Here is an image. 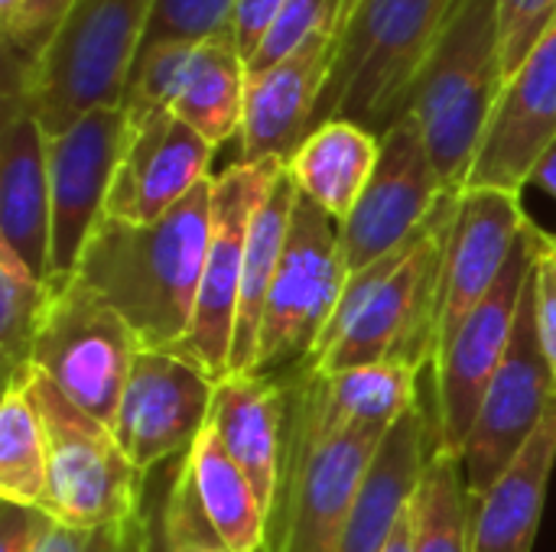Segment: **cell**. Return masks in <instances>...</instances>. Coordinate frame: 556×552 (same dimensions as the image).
<instances>
[{
  "instance_id": "1",
  "label": "cell",
  "mask_w": 556,
  "mask_h": 552,
  "mask_svg": "<svg viewBox=\"0 0 556 552\" xmlns=\"http://www.w3.org/2000/svg\"><path fill=\"white\" fill-rule=\"evenodd\" d=\"M456 202L459 195L446 192L407 244L349 273L332 322L300 364L303 374L332 377L378 361H394L420 374L437 361L443 267Z\"/></svg>"
},
{
  "instance_id": "2",
  "label": "cell",
  "mask_w": 556,
  "mask_h": 552,
  "mask_svg": "<svg viewBox=\"0 0 556 552\" xmlns=\"http://www.w3.org/2000/svg\"><path fill=\"white\" fill-rule=\"evenodd\" d=\"M212 182L215 176L160 221L104 218L81 254L75 280L114 306L143 348L176 351L192 329L212 238Z\"/></svg>"
},
{
  "instance_id": "3",
  "label": "cell",
  "mask_w": 556,
  "mask_h": 552,
  "mask_svg": "<svg viewBox=\"0 0 556 552\" xmlns=\"http://www.w3.org/2000/svg\"><path fill=\"white\" fill-rule=\"evenodd\" d=\"M463 0H345L313 130L352 120L384 137L410 111L414 85Z\"/></svg>"
},
{
  "instance_id": "4",
  "label": "cell",
  "mask_w": 556,
  "mask_h": 552,
  "mask_svg": "<svg viewBox=\"0 0 556 552\" xmlns=\"http://www.w3.org/2000/svg\"><path fill=\"white\" fill-rule=\"evenodd\" d=\"M156 0H75L42 55H7L3 101H20L55 137L98 107H121Z\"/></svg>"
},
{
  "instance_id": "5",
  "label": "cell",
  "mask_w": 556,
  "mask_h": 552,
  "mask_svg": "<svg viewBox=\"0 0 556 552\" xmlns=\"http://www.w3.org/2000/svg\"><path fill=\"white\" fill-rule=\"evenodd\" d=\"M505 91L498 0H463L430 52L414 94L430 163L446 192H463Z\"/></svg>"
},
{
  "instance_id": "6",
  "label": "cell",
  "mask_w": 556,
  "mask_h": 552,
  "mask_svg": "<svg viewBox=\"0 0 556 552\" xmlns=\"http://www.w3.org/2000/svg\"><path fill=\"white\" fill-rule=\"evenodd\" d=\"M26 390L46 429L42 511L62 527H111L143 511L147 475L124 455L111 426L75 407L46 374L26 368Z\"/></svg>"
},
{
  "instance_id": "7",
  "label": "cell",
  "mask_w": 556,
  "mask_h": 552,
  "mask_svg": "<svg viewBox=\"0 0 556 552\" xmlns=\"http://www.w3.org/2000/svg\"><path fill=\"white\" fill-rule=\"evenodd\" d=\"M140 351L143 345L124 316L72 280L49 290L29 364L88 416L114 426L124 384Z\"/></svg>"
},
{
  "instance_id": "8",
  "label": "cell",
  "mask_w": 556,
  "mask_h": 552,
  "mask_svg": "<svg viewBox=\"0 0 556 552\" xmlns=\"http://www.w3.org/2000/svg\"><path fill=\"white\" fill-rule=\"evenodd\" d=\"M248 101V62L231 33L199 42L143 46L124 91V114L140 127L153 114L173 111L215 150L241 133Z\"/></svg>"
},
{
  "instance_id": "9",
  "label": "cell",
  "mask_w": 556,
  "mask_h": 552,
  "mask_svg": "<svg viewBox=\"0 0 556 552\" xmlns=\"http://www.w3.org/2000/svg\"><path fill=\"white\" fill-rule=\"evenodd\" d=\"M547 241H551V234H544L528 218L492 293L476 306V312L453 335V342L437 355V361H433V368H437L433 452L463 459L466 442L476 426V416H479V407L485 400V390L508 355L525 290L534 277L538 257Z\"/></svg>"
},
{
  "instance_id": "10",
  "label": "cell",
  "mask_w": 556,
  "mask_h": 552,
  "mask_svg": "<svg viewBox=\"0 0 556 552\" xmlns=\"http://www.w3.org/2000/svg\"><path fill=\"white\" fill-rule=\"evenodd\" d=\"M345 283L349 264L339 224L319 205L300 195L264 306L254 374H274L287 364H303L332 322Z\"/></svg>"
},
{
  "instance_id": "11",
  "label": "cell",
  "mask_w": 556,
  "mask_h": 552,
  "mask_svg": "<svg viewBox=\"0 0 556 552\" xmlns=\"http://www.w3.org/2000/svg\"><path fill=\"white\" fill-rule=\"evenodd\" d=\"M283 169L287 163L280 159L235 163L212 182V238H208L202 286H199V303H195L192 329L176 351L195 361L215 384L225 381L231 368V342L238 322L251 218L257 205L267 198V192L274 189V182L283 176Z\"/></svg>"
},
{
  "instance_id": "12",
  "label": "cell",
  "mask_w": 556,
  "mask_h": 552,
  "mask_svg": "<svg viewBox=\"0 0 556 552\" xmlns=\"http://www.w3.org/2000/svg\"><path fill=\"white\" fill-rule=\"evenodd\" d=\"M388 433L342 429L316 436L296 423L290 439L287 501L274 521V552H339L362 482Z\"/></svg>"
},
{
  "instance_id": "13",
  "label": "cell",
  "mask_w": 556,
  "mask_h": 552,
  "mask_svg": "<svg viewBox=\"0 0 556 552\" xmlns=\"http://www.w3.org/2000/svg\"><path fill=\"white\" fill-rule=\"evenodd\" d=\"M554 403L556 384L538 335L534 277H531L518 309L508 355L485 390L472 436L463 452V472L476 504L495 488L505 468L521 455V449L541 429Z\"/></svg>"
},
{
  "instance_id": "14",
  "label": "cell",
  "mask_w": 556,
  "mask_h": 552,
  "mask_svg": "<svg viewBox=\"0 0 556 552\" xmlns=\"http://www.w3.org/2000/svg\"><path fill=\"white\" fill-rule=\"evenodd\" d=\"M130 124L124 107H98L68 130L49 137V189H52V244L46 286L75 280L81 254L104 221L108 192L121 166Z\"/></svg>"
},
{
  "instance_id": "15",
  "label": "cell",
  "mask_w": 556,
  "mask_h": 552,
  "mask_svg": "<svg viewBox=\"0 0 556 552\" xmlns=\"http://www.w3.org/2000/svg\"><path fill=\"white\" fill-rule=\"evenodd\" d=\"M215 381L179 351L143 348L124 384L114 436L140 475L186 455L208 426Z\"/></svg>"
},
{
  "instance_id": "16",
  "label": "cell",
  "mask_w": 556,
  "mask_h": 552,
  "mask_svg": "<svg viewBox=\"0 0 556 552\" xmlns=\"http://www.w3.org/2000/svg\"><path fill=\"white\" fill-rule=\"evenodd\" d=\"M443 195L446 189L430 163L424 133L407 114L381 137L378 166L352 215L339 224L349 273L365 270L407 244Z\"/></svg>"
},
{
  "instance_id": "17",
  "label": "cell",
  "mask_w": 556,
  "mask_h": 552,
  "mask_svg": "<svg viewBox=\"0 0 556 552\" xmlns=\"http://www.w3.org/2000/svg\"><path fill=\"white\" fill-rule=\"evenodd\" d=\"M342 3L316 26V33L300 49H293L277 65L248 75L244 124L238 133L241 137L238 163H261V159L290 163L300 143L313 133V114L329 78L332 49L342 23Z\"/></svg>"
},
{
  "instance_id": "18",
  "label": "cell",
  "mask_w": 556,
  "mask_h": 552,
  "mask_svg": "<svg viewBox=\"0 0 556 552\" xmlns=\"http://www.w3.org/2000/svg\"><path fill=\"white\" fill-rule=\"evenodd\" d=\"M556 140V23L505 81L466 189L515 192ZM463 189V192H466Z\"/></svg>"
},
{
  "instance_id": "19",
  "label": "cell",
  "mask_w": 556,
  "mask_h": 552,
  "mask_svg": "<svg viewBox=\"0 0 556 552\" xmlns=\"http://www.w3.org/2000/svg\"><path fill=\"white\" fill-rule=\"evenodd\" d=\"M212 153L215 146L173 111L153 114L140 127H130L108 192L104 218L127 224L160 221L192 189L212 179Z\"/></svg>"
},
{
  "instance_id": "20",
  "label": "cell",
  "mask_w": 556,
  "mask_h": 552,
  "mask_svg": "<svg viewBox=\"0 0 556 552\" xmlns=\"http://www.w3.org/2000/svg\"><path fill=\"white\" fill-rule=\"evenodd\" d=\"M528 224L521 195L498 189L459 192L443 267V306L437 355L453 342L476 306L492 293Z\"/></svg>"
},
{
  "instance_id": "21",
  "label": "cell",
  "mask_w": 556,
  "mask_h": 552,
  "mask_svg": "<svg viewBox=\"0 0 556 552\" xmlns=\"http://www.w3.org/2000/svg\"><path fill=\"white\" fill-rule=\"evenodd\" d=\"M49 244H52L49 137L42 124L20 101H3L0 247L16 254L46 283Z\"/></svg>"
},
{
  "instance_id": "22",
  "label": "cell",
  "mask_w": 556,
  "mask_h": 552,
  "mask_svg": "<svg viewBox=\"0 0 556 552\" xmlns=\"http://www.w3.org/2000/svg\"><path fill=\"white\" fill-rule=\"evenodd\" d=\"M283 416L287 387L270 374H228L215 384L208 429L254 485L270 527L283 491Z\"/></svg>"
},
{
  "instance_id": "23",
  "label": "cell",
  "mask_w": 556,
  "mask_h": 552,
  "mask_svg": "<svg viewBox=\"0 0 556 552\" xmlns=\"http://www.w3.org/2000/svg\"><path fill=\"white\" fill-rule=\"evenodd\" d=\"M430 452H433L430 449V420H427L424 407L417 403L384 436V442L362 482V491L355 498L349 524L342 530L339 552L388 550L401 517L410 508V498L417 491V482L424 475Z\"/></svg>"
},
{
  "instance_id": "24",
  "label": "cell",
  "mask_w": 556,
  "mask_h": 552,
  "mask_svg": "<svg viewBox=\"0 0 556 552\" xmlns=\"http://www.w3.org/2000/svg\"><path fill=\"white\" fill-rule=\"evenodd\" d=\"M300 410L296 423L316 436L342 429H381L388 433L417 400V371L378 361L349 368L332 377H309L300 371Z\"/></svg>"
},
{
  "instance_id": "25",
  "label": "cell",
  "mask_w": 556,
  "mask_h": 552,
  "mask_svg": "<svg viewBox=\"0 0 556 552\" xmlns=\"http://www.w3.org/2000/svg\"><path fill=\"white\" fill-rule=\"evenodd\" d=\"M556 465V403L541 429L476 504L472 552H531Z\"/></svg>"
},
{
  "instance_id": "26",
  "label": "cell",
  "mask_w": 556,
  "mask_h": 552,
  "mask_svg": "<svg viewBox=\"0 0 556 552\" xmlns=\"http://www.w3.org/2000/svg\"><path fill=\"white\" fill-rule=\"evenodd\" d=\"M378 156L381 137L352 120H329L300 143L287 163V172L293 176L300 195L342 224L362 198Z\"/></svg>"
},
{
  "instance_id": "27",
  "label": "cell",
  "mask_w": 556,
  "mask_h": 552,
  "mask_svg": "<svg viewBox=\"0 0 556 552\" xmlns=\"http://www.w3.org/2000/svg\"><path fill=\"white\" fill-rule=\"evenodd\" d=\"M296 198H300V189H296L293 176L283 169V176L274 182V189L267 192V198L257 205V211L251 218L228 374H254L264 306H267L270 283H274V273H277V264H280V254H283V244H287V231H290V221H293Z\"/></svg>"
},
{
  "instance_id": "28",
  "label": "cell",
  "mask_w": 556,
  "mask_h": 552,
  "mask_svg": "<svg viewBox=\"0 0 556 552\" xmlns=\"http://www.w3.org/2000/svg\"><path fill=\"white\" fill-rule=\"evenodd\" d=\"M192 488L202 501L208 524L228 552H264L270 540V521L254 495L248 475L222 449L218 436L205 426L192 449L182 455Z\"/></svg>"
},
{
  "instance_id": "29",
  "label": "cell",
  "mask_w": 556,
  "mask_h": 552,
  "mask_svg": "<svg viewBox=\"0 0 556 552\" xmlns=\"http://www.w3.org/2000/svg\"><path fill=\"white\" fill-rule=\"evenodd\" d=\"M476 501L463 459L430 452L410 498V552H472Z\"/></svg>"
},
{
  "instance_id": "30",
  "label": "cell",
  "mask_w": 556,
  "mask_h": 552,
  "mask_svg": "<svg viewBox=\"0 0 556 552\" xmlns=\"http://www.w3.org/2000/svg\"><path fill=\"white\" fill-rule=\"evenodd\" d=\"M26 368L16 377L3 381L0 501L42 511V501H46V429H42V416L26 390Z\"/></svg>"
},
{
  "instance_id": "31",
  "label": "cell",
  "mask_w": 556,
  "mask_h": 552,
  "mask_svg": "<svg viewBox=\"0 0 556 552\" xmlns=\"http://www.w3.org/2000/svg\"><path fill=\"white\" fill-rule=\"evenodd\" d=\"M46 299H49L46 283L16 254L0 247V358H3V381L16 377L29 364Z\"/></svg>"
},
{
  "instance_id": "32",
  "label": "cell",
  "mask_w": 556,
  "mask_h": 552,
  "mask_svg": "<svg viewBox=\"0 0 556 552\" xmlns=\"http://www.w3.org/2000/svg\"><path fill=\"white\" fill-rule=\"evenodd\" d=\"M235 0H156L143 46L153 42H199L218 33H231Z\"/></svg>"
},
{
  "instance_id": "33",
  "label": "cell",
  "mask_w": 556,
  "mask_h": 552,
  "mask_svg": "<svg viewBox=\"0 0 556 552\" xmlns=\"http://www.w3.org/2000/svg\"><path fill=\"white\" fill-rule=\"evenodd\" d=\"M554 23L556 0H498L505 81L521 68V62L528 59V52L541 42V36Z\"/></svg>"
},
{
  "instance_id": "34",
  "label": "cell",
  "mask_w": 556,
  "mask_h": 552,
  "mask_svg": "<svg viewBox=\"0 0 556 552\" xmlns=\"http://www.w3.org/2000/svg\"><path fill=\"white\" fill-rule=\"evenodd\" d=\"M339 3L342 0H287L277 26L270 29L264 46L248 59V75L264 72V68L277 65L280 59H287L293 49H300Z\"/></svg>"
},
{
  "instance_id": "35",
  "label": "cell",
  "mask_w": 556,
  "mask_h": 552,
  "mask_svg": "<svg viewBox=\"0 0 556 552\" xmlns=\"http://www.w3.org/2000/svg\"><path fill=\"white\" fill-rule=\"evenodd\" d=\"M72 7L75 0H20L16 16L3 26L7 52L23 68H29L42 55V49L49 46V39L55 36Z\"/></svg>"
},
{
  "instance_id": "36",
  "label": "cell",
  "mask_w": 556,
  "mask_h": 552,
  "mask_svg": "<svg viewBox=\"0 0 556 552\" xmlns=\"http://www.w3.org/2000/svg\"><path fill=\"white\" fill-rule=\"evenodd\" d=\"M39 552H147V508L111 527H62L52 524Z\"/></svg>"
},
{
  "instance_id": "37",
  "label": "cell",
  "mask_w": 556,
  "mask_h": 552,
  "mask_svg": "<svg viewBox=\"0 0 556 552\" xmlns=\"http://www.w3.org/2000/svg\"><path fill=\"white\" fill-rule=\"evenodd\" d=\"M551 244H554V234L544 244V251L538 257V267H534V316H538L541 348H544V358L551 364V374H554L556 384V264L554 254H551Z\"/></svg>"
},
{
  "instance_id": "38",
  "label": "cell",
  "mask_w": 556,
  "mask_h": 552,
  "mask_svg": "<svg viewBox=\"0 0 556 552\" xmlns=\"http://www.w3.org/2000/svg\"><path fill=\"white\" fill-rule=\"evenodd\" d=\"M52 524L55 521L39 508L0 501V552H39Z\"/></svg>"
},
{
  "instance_id": "39",
  "label": "cell",
  "mask_w": 556,
  "mask_h": 552,
  "mask_svg": "<svg viewBox=\"0 0 556 552\" xmlns=\"http://www.w3.org/2000/svg\"><path fill=\"white\" fill-rule=\"evenodd\" d=\"M287 0H235V13H231V36L244 55V62L264 46V39L270 36V29L277 26L280 13H283Z\"/></svg>"
},
{
  "instance_id": "40",
  "label": "cell",
  "mask_w": 556,
  "mask_h": 552,
  "mask_svg": "<svg viewBox=\"0 0 556 552\" xmlns=\"http://www.w3.org/2000/svg\"><path fill=\"white\" fill-rule=\"evenodd\" d=\"M528 185H538V189H544V192H551L556 198V140L547 146V153L538 159V166L531 169V179H528Z\"/></svg>"
},
{
  "instance_id": "41",
  "label": "cell",
  "mask_w": 556,
  "mask_h": 552,
  "mask_svg": "<svg viewBox=\"0 0 556 552\" xmlns=\"http://www.w3.org/2000/svg\"><path fill=\"white\" fill-rule=\"evenodd\" d=\"M143 508H147V552H202V550H179V547H173V543L163 537L156 504L143 501Z\"/></svg>"
},
{
  "instance_id": "42",
  "label": "cell",
  "mask_w": 556,
  "mask_h": 552,
  "mask_svg": "<svg viewBox=\"0 0 556 552\" xmlns=\"http://www.w3.org/2000/svg\"><path fill=\"white\" fill-rule=\"evenodd\" d=\"M384 552H410V508L401 517V524H397V530H394V537H391V543H388Z\"/></svg>"
},
{
  "instance_id": "43",
  "label": "cell",
  "mask_w": 556,
  "mask_h": 552,
  "mask_svg": "<svg viewBox=\"0 0 556 552\" xmlns=\"http://www.w3.org/2000/svg\"><path fill=\"white\" fill-rule=\"evenodd\" d=\"M20 10V0H0V26H7Z\"/></svg>"
},
{
  "instance_id": "44",
  "label": "cell",
  "mask_w": 556,
  "mask_h": 552,
  "mask_svg": "<svg viewBox=\"0 0 556 552\" xmlns=\"http://www.w3.org/2000/svg\"><path fill=\"white\" fill-rule=\"evenodd\" d=\"M551 254H554V264H556V234H554V244H551Z\"/></svg>"
}]
</instances>
